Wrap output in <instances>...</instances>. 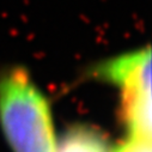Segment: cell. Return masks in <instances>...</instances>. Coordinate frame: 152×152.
Listing matches in <instances>:
<instances>
[{
	"label": "cell",
	"mask_w": 152,
	"mask_h": 152,
	"mask_svg": "<svg viewBox=\"0 0 152 152\" xmlns=\"http://www.w3.org/2000/svg\"><path fill=\"white\" fill-rule=\"evenodd\" d=\"M115 152H151V140L131 138Z\"/></svg>",
	"instance_id": "cell-5"
},
{
	"label": "cell",
	"mask_w": 152,
	"mask_h": 152,
	"mask_svg": "<svg viewBox=\"0 0 152 152\" xmlns=\"http://www.w3.org/2000/svg\"><path fill=\"white\" fill-rule=\"evenodd\" d=\"M0 124L13 152H54L49 105L23 69L0 80Z\"/></svg>",
	"instance_id": "cell-1"
},
{
	"label": "cell",
	"mask_w": 152,
	"mask_h": 152,
	"mask_svg": "<svg viewBox=\"0 0 152 152\" xmlns=\"http://www.w3.org/2000/svg\"><path fill=\"white\" fill-rule=\"evenodd\" d=\"M54 152H109L104 139L89 128H75L71 131Z\"/></svg>",
	"instance_id": "cell-4"
},
{
	"label": "cell",
	"mask_w": 152,
	"mask_h": 152,
	"mask_svg": "<svg viewBox=\"0 0 152 152\" xmlns=\"http://www.w3.org/2000/svg\"><path fill=\"white\" fill-rule=\"evenodd\" d=\"M124 118L131 132V138L151 140V90L134 89L124 91Z\"/></svg>",
	"instance_id": "cell-3"
},
{
	"label": "cell",
	"mask_w": 152,
	"mask_h": 152,
	"mask_svg": "<svg viewBox=\"0 0 152 152\" xmlns=\"http://www.w3.org/2000/svg\"><path fill=\"white\" fill-rule=\"evenodd\" d=\"M104 77L126 90H151V53L148 49L110 61L103 69Z\"/></svg>",
	"instance_id": "cell-2"
}]
</instances>
